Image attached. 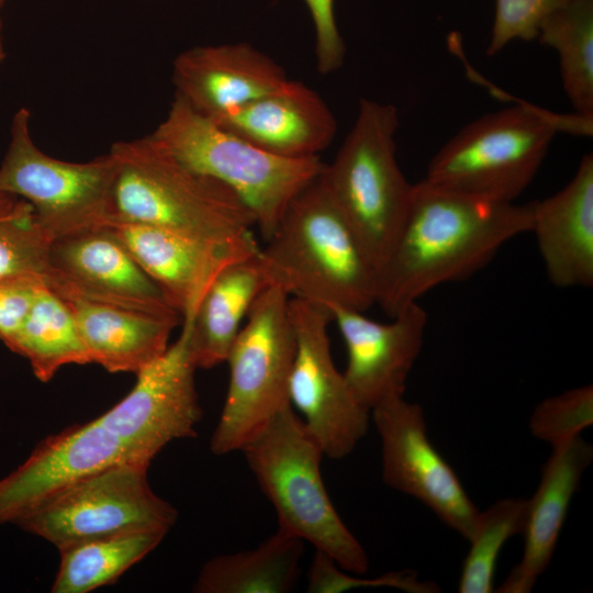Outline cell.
<instances>
[{
    "label": "cell",
    "mask_w": 593,
    "mask_h": 593,
    "mask_svg": "<svg viewBox=\"0 0 593 593\" xmlns=\"http://www.w3.org/2000/svg\"><path fill=\"white\" fill-rule=\"evenodd\" d=\"M49 242L27 202L0 216V282L25 279L44 282Z\"/></svg>",
    "instance_id": "cell-29"
},
{
    "label": "cell",
    "mask_w": 593,
    "mask_h": 593,
    "mask_svg": "<svg viewBox=\"0 0 593 593\" xmlns=\"http://www.w3.org/2000/svg\"><path fill=\"white\" fill-rule=\"evenodd\" d=\"M593 424V387H578L540 402L534 410L532 434L552 446L563 444Z\"/></svg>",
    "instance_id": "cell-30"
},
{
    "label": "cell",
    "mask_w": 593,
    "mask_h": 593,
    "mask_svg": "<svg viewBox=\"0 0 593 593\" xmlns=\"http://www.w3.org/2000/svg\"><path fill=\"white\" fill-rule=\"evenodd\" d=\"M212 121L286 158L318 156L337 132L336 118L323 98L305 83L290 79Z\"/></svg>",
    "instance_id": "cell-19"
},
{
    "label": "cell",
    "mask_w": 593,
    "mask_h": 593,
    "mask_svg": "<svg viewBox=\"0 0 593 593\" xmlns=\"http://www.w3.org/2000/svg\"><path fill=\"white\" fill-rule=\"evenodd\" d=\"M569 0H496L486 54L501 52L515 40L537 38L542 20Z\"/></svg>",
    "instance_id": "cell-32"
},
{
    "label": "cell",
    "mask_w": 593,
    "mask_h": 593,
    "mask_svg": "<svg viewBox=\"0 0 593 593\" xmlns=\"http://www.w3.org/2000/svg\"><path fill=\"white\" fill-rule=\"evenodd\" d=\"M278 527L312 545L347 572L363 574L366 550L338 515L325 488L320 444L295 410L277 413L240 450Z\"/></svg>",
    "instance_id": "cell-4"
},
{
    "label": "cell",
    "mask_w": 593,
    "mask_h": 593,
    "mask_svg": "<svg viewBox=\"0 0 593 593\" xmlns=\"http://www.w3.org/2000/svg\"><path fill=\"white\" fill-rule=\"evenodd\" d=\"M31 113L13 115L0 165V193L27 202L51 239L103 226L109 220L115 161L108 153L86 163L54 158L34 143Z\"/></svg>",
    "instance_id": "cell-9"
},
{
    "label": "cell",
    "mask_w": 593,
    "mask_h": 593,
    "mask_svg": "<svg viewBox=\"0 0 593 593\" xmlns=\"http://www.w3.org/2000/svg\"><path fill=\"white\" fill-rule=\"evenodd\" d=\"M593 119L558 116L528 104L486 113L432 158L424 179L452 191L514 202L529 186L558 131L592 134Z\"/></svg>",
    "instance_id": "cell-6"
},
{
    "label": "cell",
    "mask_w": 593,
    "mask_h": 593,
    "mask_svg": "<svg viewBox=\"0 0 593 593\" xmlns=\"http://www.w3.org/2000/svg\"><path fill=\"white\" fill-rule=\"evenodd\" d=\"M175 96L214 120L288 80L284 69L251 44L201 45L172 63Z\"/></svg>",
    "instance_id": "cell-18"
},
{
    "label": "cell",
    "mask_w": 593,
    "mask_h": 593,
    "mask_svg": "<svg viewBox=\"0 0 593 593\" xmlns=\"http://www.w3.org/2000/svg\"><path fill=\"white\" fill-rule=\"evenodd\" d=\"M593 458L592 446L580 436L552 446L539 485L527 500L524 551L497 592L528 593L549 566L572 496Z\"/></svg>",
    "instance_id": "cell-21"
},
{
    "label": "cell",
    "mask_w": 593,
    "mask_h": 593,
    "mask_svg": "<svg viewBox=\"0 0 593 593\" xmlns=\"http://www.w3.org/2000/svg\"><path fill=\"white\" fill-rule=\"evenodd\" d=\"M289 313L295 353L288 394L292 407L320 444L325 457L348 456L366 435L370 411L354 395L331 353V312L317 304L290 298Z\"/></svg>",
    "instance_id": "cell-11"
},
{
    "label": "cell",
    "mask_w": 593,
    "mask_h": 593,
    "mask_svg": "<svg viewBox=\"0 0 593 593\" xmlns=\"http://www.w3.org/2000/svg\"><path fill=\"white\" fill-rule=\"evenodd\" d=\"M23 200L9 194V193H0V216L10 214L14 211H16L22 204Z\"/></svg>",
    "instance_id": "cell-35"
},
{
    "label": "cell",
    "mask_w": 593,
    "mask_h": 593,
    "mask_svg": "<svg viewBox=\"0 0 593 593\" xmlns=\"http://www.w3.org/2000/svg\"><path fill=\"white\" fill-rule=\"evenodd\" d=\"M5 2H7V0H0V13H1V10L3 9Z\"/></svg>",
    "instance_id": "cell-37"
},
{
    "label": "cell",
    "mask_w": 593,
    "mask_h": 593,
    "mask_svg": "<svg viewBox=\"0 0 593 593\" xmlns=\"http://www.w3.org/2000/svg\"><path fill=\"white\" fill-rule=\"evenodd\" d=\"M189 322L177 340L136 372L133 389L98 421L132 456L147 463L169 443L197 436L202 410Z\"/></svg>",
    "instance_id": "cell-12"
},
{
    "label": "cell",
    "mask_w": 593,
    "mask_h": 593,
    "mask_svg": "<svg viewBox=\"0 0 593 593\" xmlns=\"http://www.w3.org/2000/svg\"><path fill=\"white\" fill-rule=\"evenodd\" d=\"M290 296L269 284L251 305L226 361L230 382L210 440L223 456L242 448L282 409L290 405L288 385L295 353Z\"/></svg>",
    "instance_id": "cell-8"
},
{
    "label": "cell",
    "mask_w": 593,
    "mask_h": 593,
    "mask_svg": "<svg viewBox=\"0 0 593 593\" xmlns=\"http://www.w3.org/2000/svg\"><path fill=\"white\" fill-rule=\"evenodd\" d=\"M168 532L136 529L59 548L60 562L52 593H88L112 584L153 551Z\"/></svg>",
    "instance_id": "cell-25"
},
{
    "label": "cell",
    "mask_w": 593,
    "mask_h": 593,
    "mask_svg": "<svg viewBox=\"0 0 593 593\" xmlns=\"http://www.w3.org/2000/svg\"><path fill=\"white\" fill-rule=\"evenodd\" d=\"M527 510L526 499H502L480 512L477 527L468 540L458 591L491 593L499 553L513 536L522 534Z\"/></svg>",
    "instance_id": "cell-28"
},
{
    "label": "cell",
    "mask_w": 593,
    "mask_h": 593,
    "mask_svg": "<svg viewBox=\"0 0 593 593\" xmlns=\"http://www.w3.org/2000/svg\"><path fill=\"white\" fill-rule=\"evenodd\" d=\"M535 235L549 281L559 288L593 286V155L555 194L533 201Z\"/></svg>",
    "instance_id": "cell-20"
},
{
    "label": "cell",
    "mask_w": 593,
    "mask_h": 593,
    "mask_svg": "<svg viewBox=\"0 0 593 593\" xmlns=\"http://www.w3.org/2000/svg\"><path fill=\"white\" fill-rule=\"evenodd\" d=\"M304 541L278 527L257 547L211 558L193 584L197 593H287L301 574Z\"/></svg>",
    "instance_id": "cell-24"
},
{
    "label": "cell",
    "mask_w": 593,
    "mask_h": 593,
    "mask_svg": "<svg viewBox=\"0 0 593 593\" xmlns=\"http://www.w3.org/2000/svg\"><path fill=\"white\" fill-rule=\"evenodd\" d=\"M125 460L137 459L98 418L45 438L0 479V525L13 524L89 474Z\"/></svg>",
    "instance_id": "cell-16"
},
{
    "label": "cell",
    "mask_w": 593,
    "mask_h": 593,
    "mask_svg": "<svg viewBox=\"0 0 593 593\" xmlns=\"http://www.w3.org/2000/svg\"><path fill=\"white\" fill-rule=\"evenodd\" d=\"M306 4L315 35L316 68L321 75L339 69L345 59L346 47L340 35L334 0H303Z\"/></svg>",
    "instance_id": "cell-33"
},
{
    "label": "cell",
    "mask_w": 593,
    "mask_h": 593,
    "mask_svg": "<svg viewBox=\"0 0 593 593\" xmlns=\"http://www.w3.org/2000/svg\"><path fill=\"white\" fill-rule=\"evenodd\" d=\"M5 346L26 358L42 382H48L64 366L90 362L69 306L45 284Z\"/></svg>",
    "instance_id": "cell-26"
},
{
    "label": "cell",
    "mask_w": 593,
    "mask_h": 593,
    "mask_svg": "<svg viewBox=\"0 0 593 593\" xmlns=\"http://www.w3.org/2000/svg\"><path fill=\"white\" fill-rule=\"evenodd\" d=\"M398 127L393 104L361 99L349 133L320 174L378 268L406 217L414 186L396 158Z\"/></svg>",
    "instance_id": "cell-7"
},
{
    "label": "cell",
    "mask_w": 593,
    "mask_h": 593,
    "mask_svg": "<svg viewBox=\"0 0 593 593\" xmlns=\"http://www.w3.org/2000/svg\"><path fill=\"white\" fill-rule=\"evenodd\" d=\"M65 302L90 362L109 372H138L165 353L170 333L179 323L114 305L83 300Z\"/></svg>",
    "instance_id": "cell-22"
},
{
    "label": "cell",
    "mask_w": 593,
    "mask_h": 593,
    "mask_svg": "<svg viewBox=\"0 0 593 593\" xmlns=\"http://www.w3.org/2000/svg\"><path fill=\"white\" fill-rule=\"evenodd\" d=\"M358 588H392L410 593H434L439 588L429 581H419L412 570L393 571L372 579L349 574L333 559L316 551L307 571L309 593H342Z\"/></svg>",
    "instance_id": "cell-31"
},
{
    "label": "cell",
    "mask_w": 593,
    "mask_h": 593,
    "mask_svg": "<svg viewBox=\"0 0 593 593\" xmlns=\"http://www.w3.org/2000/svg\"><path fill=\"white\" fill-rule=\"evenodd\" d=\"M370 418L381 440L384 483L425 504L469 540L481 511L428 439L421 405L402 396L374 407Z\"/></svg>",
    "instance_id": "cell-14"
},
{
    "label": "cell",
    "mask_w": 593,
    "mask_h": 593,
    "mask_svg": "<svg viewBox=\"0 0 593 593\" xmlns=\"http://www.w3.org/2000/svg\"><path fill=\"white\" fill-rule=\"evenodd\" d=\"M149 465L138 460L110 465L13 524L57 549L127 530L169 532L178 513L152 490Z\"/></svg>",
    "instance_id": "cell-10"
},
{
    "label": "cell",
    "mask_w": 593,
    "mask_h": 593,
    "mask_svg": "<svg viewBox=\"0 0 593 593\" xmlns=\"http://www.w3.org/2000/svg\"><path fill=\"white\" fill-rule=\"evenodd\" d=\"M533 202L517 204L414 183L406 217L378 272L377 300L394 316L437 286L469 278L508 240L529 233Z\"/></svg>",
    "instance_id": "cell-1"
},
{
    "label": "cell",
    "mask_w": 593,
    "mask_h": 593,
    "mask_svg": "<svg viewBox=\"0 0 593 593\" xmlns=\"http://www.w3.org/2000/svg\"><path fill=\"white\" fill-rule=\"evenodd\" d=\"M258 256L268 283L290 298L329 312L376 304L378 265L320 175L291 200Z\"/></svg>",
    "instance_id": "cell-2"
},
{
    "label": "cell",
    "mask_w": 593,
    "mask_h": 593,
    "mask_svg": "<svg viewBox=\"0 0 593 593\" xmlns=\"http://www.w3.org/2000/svg\"><path fill=\"white\" fill-rule=\"evenodd\" d=\"M43 281L25 279L0 282V340L7 345L21 327Z\"/></svg>",
    "instance_id": "cell-34"
},
{
    "label": "cell",
    "mask_w": 593,
    "mask_h": 593,
    "mask_svg": "<svg viewBox=\"0 0 593 593\" xmlns=\"http://www.w3.org/2000/svg\"><path fill=\"white\" fill-rule=\"evenodd\" d=\"M109 153L115 175L108 222L145 223L212 243L251 233L255 217L231 189L183 165L149 134L118 142Z\"/></svg>",
    "instance_id": "cell-3"
},
{
    "label": "cell",
    "mask_w": 593,
    "mask_h": 593,
    "mask_svg": "<svg viewBox=\"0 0 593 593\" xmlns=\"http://www.w3.org/2000/svg\"><path fill=\"white\" fill-rule=\"evenodd\" d=\"M44 284L64 300L114 305L177 322L181 318L104 225L51 239Z\"/></svg>",
    "instance_id": "cell-13"
},
{
    "label": "cell",
    "mask_w": 593,
    "mask_h": 593,
    "mask_svg": "<svg viewBox=\"0 0 593 593\" xmlns=\"http://www.w3.org/2000/svg\"><path fill=\"white\" fill-rule=\"evenodd\" d=\"M331 314L346 346L344 376L359 403L371 412L404 396L424 343L427 313L422 305L405 306L388 323L348 309H333Z\"/></svg>",
    "instance_id": "cell-17"
},
{
    "label": "cell",
    "mask_w": 593,
    "mask_h": 593,
    "mask_svg": "<svg viewBox=\"0 0 593 593\" xmlns=\"http://www.w3.org/2000/svg\"><path fill=\"white\" fill-rule=\"evenodd\" d=\"M537 38L559 56L563 90L574 113L593 119V0H569L547 15Z\"/></svg>",
    "instance_id": "cell-27"
},
{
    "label": "cell",
    "mask_w": 593,
    "mask_h": 593,
    "mask_svg": "<svg viewBox=\"0 0 593 593\" xmlns=\"http://www.w3.org/2000/svg\"><path fill=\"white\" fill-rule=\"evenodd\" d=\"M259 249L226 266L203 294L190 325V342L198 368L210 369L226 361L244 320L269 286Z\"/></svg>",
    "instance_id": "cell-23"
},
{
    "label": "cell",
    "mask_w": 593,
    "mask_h": 593,
    "mask_svg": "<svg viewBox=\"0 0 593 593\" xmlns=\"http://www.w3.org/2000/svg\"><path fill=\"white\" fill-rule=\"evenodd\" d=\"M150 137L192 170L231 189L266 240L291 200L323 170L320 156L286 158L223 128L175 96Z\"/></svg>",
    "instance_id": "cell-5"
},
{
    "label": "cell",
    "mask_w": 593,
    "mask_h": 593,
    "mask_svg": "<svg viewBox=\"0 0 593 593\" xmlns=\"http://www.w3.org/2000/svg\"><path fill=\"white\" fill-rule=\"evenodd\" d=\"M5 57H7V52H5V45H4V40L2 35V22L0 19V65L3 63Z\"/></svg>",
    "instance_id": "cell-36"
},
{
    "label": "cell",
    "mask_w": 593,
    "mask_h": 593,
    "mask_svg": "<svg viewBox=\"0 0 593 593\" xmlns=\"http://www.w3.org/2000/svg\"><path fill=\"white\" fill-rule=\"evenodd\" d=\"M157 283L181 318L193 316L214 278L230 264L259 249L253 233L212 243L138 222L104 225Z\"/></svg>",
    "instance_id": "cell-15"
}]
</instances>
